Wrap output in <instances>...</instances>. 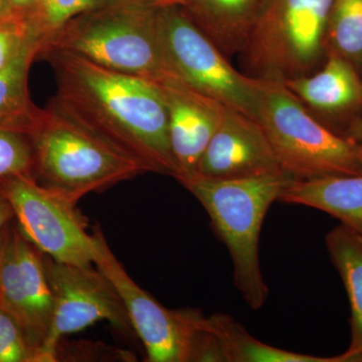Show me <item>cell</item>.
<instances>
[{"mask_svg": "<svg viewBox=\"0 0 362 362\" xmlns=\"http://www.w3.org/2000/svg\"><path fill=\"white\" fill-rule=\"evenodd\" d=\"M40 54L56 75L58 92L52 103L139 162L147 173L177 177L168 107L158 83L71 52L47 49Z\"/></svg>", "mask_w": 362, "mask_h": 362, "instance_id": "cell-1", "label": "cell"}, {"mask_svg": "<svg viewBox=\"0 0 362 362\" xmlns=\"http://www.w3.org/2000/svg\"><path fill=\"white\" fill-rule=\"evenodd\" d=\"M206 209L216 237L232 259L233 283L252 310L269 297L259 266V235L272 204L289 183V173L246 178H214L192 173L175 178Z\"/></svg>", "mask_w": 362, "mask_h": 362, "instance_id": "cell-2", "label": "cell"}, {"mask_svg": "<svg viewBox=\"0 0 362 362\" xmlns=\"http://www.w3.org/2000/svg\"><path fill=\"white\" fill-rule=\"evenodd\" d=\"M25 134L33 148V177L76 202L90 192L147 173L139 162L52 101L37 109Z\"/></svg>", "mask_w": 362, "mask_h": 362, "instance_id": "cell-3", "label": "cell"}, {"mask_svg": "<svg viewBox=\"0 0 362 362\" xmlns=\"http://www.w3.org/2000/svg\"><path fill=\"white\" fill-rule=\"evenodd\" d=\"M160 7L149 0H106L66 23L42 52H74L111 70L162 82L170 77L161 47Z\"/></svg>", "mask_w": 362, "mask_h": 362, "instance_id": "cell-4", "label": "cell"}, {"mask_svg": "<svg viewBox=\"0 0 362 362\" xmlns=\"http://www.w3.org/2000/svg\"><path fill=\"white\" fill-rule=\"evenodd\" d=\"M256 121L295 180L362 175V146L321 123L284 83L261 80Z\"/></svg>", "mask_w": 362, "mask_h": 362, "instance_id": "cell-5", "label": "cell"}, {"mask_svg": "<svg viewBox=\"0 0 362 362\" xmlns=\"http://www.w3.org/2000/svg\"><path fill=\"white\" fill-rule=\"evenodd\" d=\"M333 0H266L238 54L244 73L284 83L311 75L327 54Z\"/></svg>", "mask_w": 362, "mask_h": 362, "instance_id": "cell-6", "label": "cell"}, {"mask_svg": "<svg viewBox=\"0 0 362 362\" xmlns=\"http://www.w3.org/2000/svg\"><path fill=\"white\" fill-rule=\"evenodd\" d=\"M159 30L169 77L257 120L261 80L233 68L185 7L161 6Z\"/></svg>", "mask_w": 362, "mask_h": 362, "instance_id": "cell-7", "label": "cell"}, {"mask_svg": "<svg viewBox=\"0 0 362 362\" xmlns=\"http://www.w3.org/2000/svg\"><path fill=\"white\" fill-rule=\"evenodd\" d=\"M0 185L21 232L42 254L70 265L95 263L97 239L88 233L78 202L42 187L33 175L4 178Z\"/></svg>", "mask_w": 362, "mask_h": 362, "instance_id": "cell-8", "label": "cell"}, {"mask_svg": "<svg viewBox=\"0 0 362 362\" xmlns=\"http://www.w3.org/2000/svg\"><path fill=\"white\" fill-rule=\"evenodd\" d=\"M52 296V320L40 361H56L61 339L106 320L125 332L133 329L120 295L106 276L92 266L59 263L42 254Z\"/></svg>", "mask_w": 362, "mask_h": 362, "instance_id": "cell-9", "label": "cell"}, {"mask_svg": "<svg viewBox=\"0 0 362 362\" xmlns=\"http://www.w3.org/2000/svg\"><path fill=\"white\" fill-rule=\"evenodd\" d=\"M97 239V268L120 295L131 325L146 349L150 362H190L192 344L206 316L197 309H168L136 284L107 244L103 233Z\"/></svg>", "mask_w": 362, "mask_h": 362, "instance_id": "cell-10", "label": "cell"}, {"mask_svg": "<svg viewBox=\"0 0 362 362\" xmlns=\"http://www.w3.org/2000/svg\"><path fill=\"white\" fill-rule=\"evenodd\" d=\"M0 307L18 324L40 361L52 320V296L42 254L21 232L16 220L8 233L0 266Z\"/></svg>", "mask_w": 362, "mask_h": 362, "instance_id": "cell-11", "label": "cell"}, {"mask_svg": "<svg viewBox=\"0 0 362 362\" xmlns=\"http://www.w3.org/2000/svg\"><path fill=\"white\" fill-rule=\"evenodd\" d=\"M197 173L214 178H246L284 173L259 124L228 107L197 164Z\"/></svg>", "mask_w": 362, "mask_h": 362, "instance_id": "cell-12", "label": "cell"}, {"mask_svg": "<svg viewBox=\"0 0 362 362\" xmlns=\"http://www.w3.org/2000/svg\"><path fill=\"white\" fill-rule=\"evenodd\" d=\"M284 84L312 115L337 134L344 135L362 114V76L337 52L327 51L320 69Z\"/></svg>", "mask_w": 362, "mask_h": 362, "instance_id": "cell-13", "label": "cell"}, {"mask_svg": "<svg viewBox=\"0 0 362 362\" xmlns=\"http://www.w3.org/2000/svg\"><path fill=\"white\" fill-rule=\"evenodd\" d=\"M158 84L168 107L169 138L180 170L178 176L195 173L228 106L175 78Z\"/></svg>", "mask_w": 362, "mask_h": 362, "instance_id": "cell-14", "label": "cell"}, {"mask_svg": "<svg viewBox=\"0 0 362 362\" xmlns=\"http://www.w3.org/2000/svg\"><path fill=\"white\" fill-rule=\"evenodd\" d=\"M185 9L230 59L238 56L266 0H185Z\"/></svg>", "mask_w": 362, "mask_h": 362, "instance_id": "cell-15", "label": "cell"}, {"mask_svg": "<svg viewBox=\"0 0 362 362\" xmlns=\"http://www.w3.org/2000/svg\"><path fill=\"white\" fill-rule=\"evenodd\" d=\"M279 202L319 209L362 235V175L294 180Z\"/></svg>", "mask_w": 362, "mask_h": 362, "instance_id": "cell-16", "label": "cell"}, {"mask_svg": "<svg viewBox=\"0 0 362 362\" xmlns=\"http://www.w3.org/2000/svg\"><path fill=\"white\" fill-rule=\"evenodd\" d=\"M325 244L351 310V341L346 351L337 356V362H362V235L340 223L327 233Z\"/></svg>", "mask_w": 362, "mask_h": 362, "instance_id": "cell-17", "label": "cell"}, {"mask_svg": "<svg viewBox=\"0 0 362 362\" xmlns=\"http://www.w3.org/2000/svg\"><path fill=\"white\" fill-rule=\"evenodd\" d=\"M40 49V42L32 37L21 54L0 71V127L25 133L37 113L39 108L28 95V78L30 66Z\"/></svg>", "mask_w": 362, "mask_h": 362, "instance_id": "cell-18", "label": "cell"}, {"mask_svg": "<svg viewBox=\"0 0 362 362\" xmlns=\"http://www.w3.org/2000/svg\"><path fill=\"white\" fill-rule=\"evenodd\" d=\"M207 318L211 330L220 339L226 362H337V356H309L266 344L226 314L216 313Z\"/></svg>", "mask_w": 362, "mask_h": 362, "instance_id": "cell-19", "label": "cell"}, {"mask_svg": "<svg viewBox=\"0 0 362 362\" xmlns=\"http://www.w3.org/2000/svg\"><path fill=\"white\" fill-rule=\"evenodd\" d=\"M326 49L347 59L362 76V0H333Z\"/></svg>", "mask_w": 362, "mask_h": 362, "instance_id": "cell-20", "label": "cell"}, {"mask_svg": "<svg viewBox=\"0 0 362 362\" xmlns=\"http://www.w3.org/2000/svg\"><path fill=\"white\" fill-rule=\"evenodd\" d=\"M104 1L106 0H37L23 13L33 37L42 49L66 23Z\"/></svg>", "mask_w": 362, "mask_h": 362, "instance_id": "cell-21", "label": "cell"}, {"mask_svg": "<svg viewBox=\"0 0 362 362\" xmlns=\"http://www.w3.org/2000/svg\"><path fill=\"white\" fill-rule=\"evenodd\" d=\"M32 145L25 133L0 127V180L16 175H33Z\"/></svg>", "mask_w": 362, "mask_h": 362, "instance_id": "cell-22", "label": "cell"}, {"mask_svg": "<svg viewBox=\"0 0 362 362\" xmlns=\"http://www.w3.org/2000/svg\"><path fill=\"white\" fill-rule=\"evenodd\" d=\"M33 35L23 11L0 21V71L13 61L32 39Z\"/></svg>", "mask_w": 362, "mask_h": 362, "instance_id": "cell-23", "label": "cell"}, {"mask_svg": "<svg viewBox=\"0 0 362 362\" xmlns=\"http://www.w3.org/2000/svg\"><path fill=\"white\" fill-rule=\"evenodd\" d=\"M0 362H35L20 326L0 307Z\"/></svg>", "mask_w": 362, "mask_h": 362, "instance_id": "cell-24", "label": "cell"}, {"mask_svg": "<svg viewBox=\"0 0 362 362\" xmlns=\"http://www.w3.org/2000/svg\"><path fill=\"white\" fill-rule=\"evenodd\" d=\"M14 220V214L8 199L0 185V232Z\"/></svg>", "mask_w": 362, "mask_h": 362, "instance_id": "cell-25", "label": "cell"}, {"mask_svg": "<svg viewBox=\"0 0 362 362\" xmlns=\"http://www.w3.org/2000/svg\"><path fill=\"white\" fill-rule=\"evenodd\" d=\"M343 136L362 146V114L349 124Z\"/></svg>", "mask_w": 362, "mask_h": 362, "instance_id": "cell-26", "label": "cell"}, {"mask_svg": "<svg viewBox=\"0 0 362 362\" xmlns=\"http://www.w3.org/2000/svg\"><path fill=\"white\" fill-rule=\"evenodd\" d=\"M18 11L21 9L14 8L9 0H0V21L11 18Z\"/></svg>", "mask_w": 362, "mask_h": 362, "instance_id": "cell-27", "label": "cell"}, {"mask_svg": "<svg viewBox=\"0 0 362 362\" xmlns=\"http://www.w3.org/2000/svg\"><path fill=\"white\" fill-rule=\"evenodd\" d=\"M9 1L13 4L14 8L25 11V9L33 6L37 0H9Z\"/></svg>", "mask_w": 362, "mask_h": 362, "instance_id": "cell-28", "label": "cell"}, {"mask_svg": "<svg viewBox=\"0 0 362 362\" xmlns=\"http://www.w3.org/2000/svg\"><path fill=\"white\" fill-rule=\"evenodd\" d=\"M149 1L154 2V4H158V6H185V0H149Z\"/></svg>", "mask_w": 362, "mask_h": 362, "instance_id": "cell-29", "label": "cell"}, {"mask_svg": "<svg viewBox=\"0 0 362 362\" xmlns=\"http://www.w3.org/2000/svg\"><path fill=\"white\" fill-rule=\"evenodd\" d=\"M11 225V223H9ZM8 226L4 228L0 232V266H1L2 254H4V246H6L7 233H8Z\"/></svg>", "mask_w": 362, "mask_h": 362, "instance_id": "cell-30", "label": "cell"}, {"mask_svg": "<svg viewBox=\"0 0 362 362\" xmlns=\"http://www.w3.org/2000/svg\"><path fill=\"white\" fill-rule=\"evenodd\" d=\"M361 159H362V148H361Z\"/></svg>", "mask_w": 362, "mask_h": 362, "instance_id": "cell-31", "label": "cell"}]
</instances>
